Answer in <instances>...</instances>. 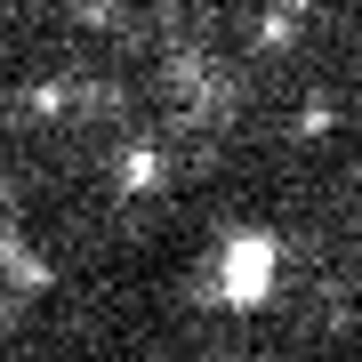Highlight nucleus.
I'll list each match as a JSON object with an SVG mask.
<instances>
[{
	"label": "nucleus",
	"mask_w": 362,
	"mask_h": 362,
	"mask_svg": "<svg viewBox=\"0 0 362 362\" xmlns=\"http://www.w3.org/2000/svg\"><path fill=\"white\" fill-rule=\"evenodd\" d=\"M218 306H233V314H258V306H274L282 298V233L274 226H233L226 242H218Z\"/></svg>",
	"instance_id": "nucleus-1"
},
{
	"label": "nucleus",
	"mask_w": 362,
	"mask_h": 362,
	"mask_svg": "<svg viewBox=\"0 0 362 362\" xmlns=\"http://www.w3.org/2000/svg\"><path fill=\"white\" fill-rule=\"evenodd\" d=\"M49 282H57V266L40 258L25 233H16V218H8V226H0V290H8V298H40Z\"/></svg>",
	"instance_id": "nucleus-2"
},
{
	"label": "nucleus",
	"mask_w": 362,
	"mask_h": 362,
	"mask_svg": "<svg viewBox=\"0 0 362 362\" xmlns=\"http://www.w3.org/2000/svg\"><path fill=\"white\" fill-rule=\"evenodd\" d=\"M121 202H145V194H161V185H169V153H161V145L153 137H137V145H121Z\"/></svg>",
	"instance_id": "nucleus-3"
},
{
	"label": "nucleus",
	"mask_w": 362,
	"mask_h": 362,
	"mask_svg": "<svg viewBox=\"0 0 362 362\" xmlns=\"http://www.w3.org/2000/svg\"><path fill=\"white\" fill-rule=\"evenodd\" d=\"M290 40H298V16L282 8V0H274V8L258 16V49H290Z\"/></svg>",
	"instance_id": "nucleus-4"
},
{
	"label": "nucleus",
	"mask_w": 362,
	"mask_h": 362,
	"mask_svg": "<svg viewBox=\"0 0 362 362\" xmlns=\"http://www.w3.org/2000/svg\"><path fill=\"white\" fill-rule=\"evenodd\" d=\"M25 113H40V121H49V113H73V81H40V89L25 97Z\"/></svg>",
	"instance_id": "nucleus-5"
},
{
	"label": "nucleus",
	"mask_w": 362,
	"mask_h": 362,
	"mask_svg": "<svg viewBox=\"0 0 362 362\" xmlns=\"http://www.w3.org/2000/svg\"><path fill=\"white\" fill-rule=\"evenodd\" d=\"M330 121H338V105H330V97H306V105H298V121H290V137H322Z\"/></svg>",
	"instance_id": "nucleus-6"
}]
</instances>
